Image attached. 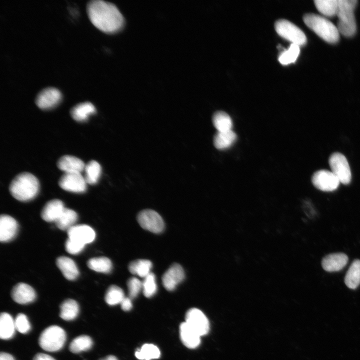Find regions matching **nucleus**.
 I'll list each match as a JSON object with an SVG mask.
<instances>
[{
	"mask_svg": "<svg viewBox=\"0 0 360 360\" xmlns=\"http://www.w3.org/2000/svg\"><path fill=\"white\" fill-rule=\"evenodd\" d=\"M144 278V281L142 282L143 294L146 297L150 298L156 293L157 290L155 276L153 273L150 272Z\"/></svg>",
	"mask_w": 360,
	"mask_h": 360,
	"instance_id": "obj_37",
	"label": "nucleus"
},
{
	"mask_svg": "<svg viewBox=\"0 0 360 360\" xmlns=\"http://www.w3.org/2000/svg\"><path fill=\"white\" fill-rule=\"evenodd\" d=\"M184 278V272L182 266L178 264H174L163 274L162 282L166 290L172 291Z\"/></svg>",
	"mask_w": 360,
	"mask_h": 360,
	"instance_id": "obj_13",
	"label": "nucleus"
},
{
	"mask_svg": "<svg viewBox=\"0 0 360 360\" xmlns=\"http://www.w3.org/2000/svg\"><path fill=\"white\" fill-rule=\"evenodd\" d=\"M314 3L317 10L322 14L327 16L336 14L338 0H316Z\"/></svg>",
	"mask_w": 360,
	"mask_h": 360,
	"instance_id": "obj_34",
	"label": "nucleus"
},
{
	"mask_svg": "<svg viewBox=\"0 0 360 360\" xmlns=\"http://www.w3.org/2000/svg\"><path fill=\"white\" fill-rule=\"evenodd\" d=\"M328 163L331 172L340 182L344 184H349L352 174L348 162L345 156L338 152H334L330 156Z\"/></svg>",
	"mask_w": 360,
	"mask_h": 360,
	"instance_id": "obj_7",
	"label": "nucleus"
},
{
	"mask_svg": "<svg viewBox=\"0 0 360 360\" xmlns=\"http://www.w3.org/2000/svg\"><path fill=\"white\" fill-rule=\"evenodd\" d=\"M300 52V46L291 44L288 49H284L279 55L278 60L283 65L294 62L297 59Z\"/></svg>",
	"mask_w": 360,
	"mask_h": 360,
	"instance_id": "obj_35",
	"label": "nucleus"
},
{
	"mask_svg": "<svg viewBox=\"0 0 360 360\" xmlns=\"http://www.w3.org/2000/svg\"><path fill=\"white\" fill-rule=\"evenodd\" d=\"M180 332L181 340L186 346L190 348H194L199 346L200 336L186 322L180 324Z\"/></svg>",
	"mask_w": 360,
	"mask_h": 360,
	"instance_id": "obj_20",
	"label": "nucleus"
},
{
	"mask_svg": "<svg viewBox=\"0 0 360 360\" xmlns=\"http://www.w3.org/2000/svg\"><path fill=\"white\" fill-rule=\"evenodd\" d=\"M200 336L206 334L210 330V324L205 314L199 309H190L186 314V322Z\"/></svg>",
	"mask_w": 360,
	"mask_h": 360,
	"instance_id": "obj_11",
	"label": "nucleus"
},
{
	"mask_svg": "<svg viewBox=\"0 0 360 360\" xmlns=\"http://www.w3.org/2000/svg\"><path fill=\"white\" fill-rule=\"evenodd\" d=\"M58 185L66 191L76 193L84 192L86 189L84 178L79 172H64L59 180Z\"/></svg>",
	"mask_w": 360,
	"mask_h": 360,
	"instance_id": "obj_9",
	"label": "nucleus"
},
{
	"mask_svg": "<svg viewBox=\"0 0 360 360\" xmlns=\"http://www.w3.org/2000/svg\"><path fill=\"white\" fill-rule=\"evenodd\" d=\"M276 32L282 38L299 46L306 43L304 33L296 25L288 20L280 19L274 24Z\"/></svg>",
	"mask_w": 360,
	"mask_h": 360,
	"instance_id": "obj_6",
	"label": "nucleus"
},
{
	"mask_svg": "<svg viewBox=\"0 0 360 360\" xmlns=\"http://www.w3.org/2000/svg\"><path fill=\"white\" fill-rule=\"evenodd\" d=\"M212 122L217 132L232 130V121L230 116L224 112L218 111L212 116Z\"/></svg>",
	"mask_w": 360,
	"mask_h": 360,
	"instance_id": "obj_28",
	"label": "nucleus"
},
{
	"mask_svg": "<svg viewBox=\"0 0 360 360\" xmlns=\"http://www.w3.org/2000/svg\"><path fill=\"white\" fill-rule=\"evenodd\" d=\"M12 298L16 302L24 304L34 302L36 294L34 288L25 283H18L12 288L11 292Z\"/></svg>",
	"mask_w": 360,
	"mask_h": 360,
	"instance_id": "obj_15",
	"label": "nucleus"
},
{
	"mask_svg": "<svg viewBox=\"0 0 360 360\" xmlns=\"http://www.w3.org/2000/svg\"><path fill=\"white\" fill-rule=\"evenodd\" d=\"M66 338V333L62 328L58 326H51L41 333L38 344L44 350L54 352L60 350L63 347Z\"/></svg>",
	"mask_w": 360,
	"mask_h": 360,
	"instance_id": "obj_5",
	"label": "nucleus"
},
{
	"mask_svg": "<svg viewBox=\"0 0 360 360\" xmlns=\"http://www.w3.org/2000/svg\"><path fill=\"white\" fill-rule=\"evenodd\" d=\"M125 298L123 290L116 286L112 285L108 288L105 295V301L110 306L120 304Z\"/></svg>",
	"mask_w": 360,
	"mask_h": 360,
	"instance_id": "obj_36",
	"label": "nucleus"
},
{
	"mask_svg": "<svg viewBox=\"0 0 360 360\" xmlns=\"http://www.w3.org/2000/svg\"><path fill=\"white\" fill-rule=\"evenodd\" d=\"M100 360H118L117 358L114 356H108L105 358L100 359Z\"/></svg>",
	"mask_w": 360,
	"mask_h": 360,
	"instance_id": "obj_44",
	"label": "nucleus"
},
{
	"mask_svg": "<svg viewBox=\"0 0 360 360\" xmlns=\"http://www.w3.org/2000/svg\"><path fill=\"white\" fill-rule=\"evenodd\" d=\"M18 225L12 217L6 214H2L0 217V240L8 242L16 236Z\"/></svg>",
	"mask_w": 360,
	"mask_h": 360,
	"instance_id": "obj_16",
	"label": "nucleus"
},
{
	"mask_svg": "<svg viewBox=\"0 0 360 360\" xmlns=\"http://www.w3.org/2000/svg\"><path fill=\"white\" fill-rule=\"evenodd\" d=\"M39 188L38 179L28 172H23L16 175L9 186V190L12 196L21 202H28L34 198L38 194Z\"/></svg>",
	"mask_w": 360,
	"mask_h": 360,
	"instance_id": "obj_2",
	"label": "nucleus"
},
{
	"mask_svg": "<svg viewBox=\"0 0 360 360\" xmlns=\"http://www.w3.org/2000/svg\"><path fill=\"white\" fill-rule=\"evenodd\" d=\"M33 360H56L50 355L43 353H38L35 355Z\"/></svg>",
	"mask_w": 360,
	"mask_h": 360,
	"instance_id": "obj_42",
	"label": "nucleus"
},
{
	"mask_svg": "<svg viewBox=\"0 0 360 360\" xmlns=\"http://www.w3.org/2000/svg\"><path fill=\"white\" fill-rule=\"evenodd\" d=\"M84 170L85 172L84 178L86 184H96L102 172L101 166L99 163L94 160H90L86 164Z\"/></svg>",
	"mask_w": 360,
	"mask_h": 360,
	"instance_id": "obj_30",
	"label": "nucleus"
},
{
	"mask_svg": "<svg viewBox=\"0 0 360 360\" xmlns=\"http://www.w3.org/2000/svg\"><path fill=\"white\" fill-rule=\"evenodd\" d=\"M58 168L64 172L80 173L84 170L86 164L80 159L73 156L65 155L60 157L56 162Z\"/></svg>",
	"mask_w": 360,
	"mask_h": 360,
	"instance_id": "obj_17",
	"label": "nucleus"
},
{
	"mask_svg": "<svg viewBox=\"0 0 360 360\" xmlns=\"http://www.w3.org/2000/svg\"><path fill=\"white\" fill-rule=\"evenodd\" d=\"M344 282L350 289H356L360 284V260H355L351 264L344 278Z\"/></svg>",
	"mask_w": 360,
	"mask_h": 360,
	"instance_id": "obj_25",
	"label": "nucleus"
},
{
	"mask_svg": "<svg viewBox=\"0 0 360 360\" xmlns=\"http://www.w3.org/2000/svg\"><path fill=\"white\" fill-rule=\"evenodd\" d=\"M312 182L316 188L324 192L336 190L340 183L332 172L325 170L316 172L312 176Z\"/></svg>",
	"mask_w": 360,
	"mask_h": 360,
	"instance_id": "obj_10",
	"label": "nucleus"
},
{
	"mask_svg": "<svg viewBox=\"0 0 360 360\" xmlns=\"http://www.w3.org/2000/svg\"><path fill=\"white\" fill-rule=\"evenodd\" d=\"M68 238L85 245L92 242L96 237L94 230L86 224L74 225L68 230Z\"/></svg>",
	"mask_w": 360,
	"mask_h": 360,
	"instance_id": "obj_14",
	"label": "nucleus"
},
{
	"mask_svg": "<svg viewBox=\"0 0 360 360\" xmlns=\"http://www.w3.org/2000/svg\"><path fill=\"white\" fill-rule=\"evenodd\" d=\"M78 219L76 212L72 210L64 208L60 216L54 222L57 227L62 230H68L73 226Z\"/></svg>",
	"mask_w": 360,
	"mask_h": 360,
	"instance_id": "obj_26",
	"label": "nucleus"
},
{
	"mask_svg": "<svg viewBox=\"0 0 360 360\" xmlns=\"http://www.w3.org/2000/svg\"><path fill=\"white\" fill-rule=\"evenodd\" d=\"M356 0H338V8L336 14L338 18V29L339 32L345 36H353L356 30L354 10Z\"/></svg>",
	"mask_w": 360,
	"mask_h": 360,
	"instance_id": "obj_4",
	"label": "nucleus"
},
{
	"mask_svg": "<svg viewBox=\"0 0 360 360\" xmlns=\"http://www.w3.org/2000/svg\"><path fill=\"white\" fill-rule=\"evenodd\" d=\"M0 360H15L11 354L4 352H1L0 354Z\"/></svg>",
	"mask_w": 360,
	"mask_h": 360,
	"instance_id": "obj_43",
	"label": "nucleus"
},
{
	"mask_svg": "<svg viewBox=\"0 0 360 360\" xmlns=\"http://www.w3.org/2000/svg\"><path fill=\"white\" fill-rule=\"evenodd\" d=\"M348 261V256L344 253H334L326 256L322 260L324 270L329 272H337L346 266Z\"/></svg>",
	"mask_w": 360,
	"mask_h": 360,
	"instance_id": "obj_18",
	"label": "nucleus"
},
{
	"mask_svg": "<svg viewBox=\"0 0 360 360\" xmlns=\"http://www.w3.org/2000/svg\"><path fill=\"white\" fill-rule=\"evenodd\" d=\"M14 324L16 330L22 334H27L30 330V323L27 316L24 314L20 313L16 316Z\"/></svg>",
	"mask_w": 360,
	"mask_h": 360,
	"instance_id": "obj_38",
	"label": "nucleus"
},
{
	"mask_svg": "<svg viewBox=\"0 0 360 360\" xmlns=\"http://www.w3.org/2000/svg\"><path fill=\"white\" fill-rule=\"evenodd\" d=\"M86 12L92 24L108 34L119 31L124 24V18L113 4L102 0H92L86 4Z\"/></svg>",
	"mask_w": 360,
	"mask_h": 360,
	"instance_id": "obj_1",
	"label": "nucleus"
},
{
	"mask_svg": "<svg viewBox=\"0 0 360 360\" xmlns=\"http://www.w3.org/2000/svg\"><path fill=\"white\" fill-rule=\"evenodd\" d=\"M84 245L68 238L65 244L66 252L70 254H77L80 252L84 248Z\"/></svg>",
	"mask_w": 360,
	"mask_h": 360,
	"instance_id": "obj_40",
	"label": "nucleus"
},
{
	"mask_svg": "<svg viewBox=\"0 0 360 360\" xmlns=\"http://www.w3.org/2000/svg\"><path fill=\"white\" fill-rule=\"evenodd\" d=\"M87 265L88 267L96 272L103 273L110 272L112 268L110 260L106 257L94 258L90 259Z\"/></svg>",
	"mask_w": 360,
	"mask_h": 360,
	"instance_id": "obj_32",
	"label": "nucleus"
},
{
	"mask_svg": "<svg viewBox=\"0 0 360 360\" xmlns=\"http://www.w3.org/2000/svg\"><path fill=\"white\" fill-rule=\"evenodd\" d=\"M305 24L322 39L329 43L339 40L338 30L331 22L314 14H306L303 18Z\"/></svg>",
	"mask_w": 360,
	"mask_h": 360,
	"instance_id": "obj_3",
	"label": "nucleus"
},
{
	"mask_svg": "<svg viewBox=\"0 0 360 360\" xmlns=\"http://www.w3.org/2000/svg\"><path fill=\"white\" fill-rule=\"evenodd\" d=\"M160 355L158 348L154 344H146L140 349L135 352L136 357L140 360H151L160 358Z\"/></svg>",
	"mask_w": 360,
	"mask_h": 360,
	"instance_id": "obj_33",
	"label": "nucleus"
},
{
	"mask_svg": "<svg viewBox=\"0 0 360 360\" xmlns=\"http://www.w3.org/2000/svg\"><path fill=\"white\" fill-rule=\"evenodd\" d=\"M127 286L129 292V298L131 299L136 298L142 288V282L134 277L128 280Z\"/></svg>",
	"mask_w": 360,
	"mask_h": 360,
	"instance_id": "obj_39",
	"label": "nucleus"
},
{
	"mask_svg": "<svg viewBox=\"0 0 360 360\" xmlns=\"http://www.w3.org/2000/svg\"><path fill=\"white\" fill-rule=\"evenodd\" d=\"M60 317L65 320L75 319L79 312V306L76 301L67 299L64 301L60 306Z\"/></svg>",
	"mask_w": 360,
	"mask_h": 360,
	"instance_id": "obj_27",
	"label": "nucleus"
},
{
	"mask_svg": "<svg viewBox=\"0 0 360 360\" xmlns=\"http://www.w3.org/2000/svg\"><path fill=\"white\" fill-rule=\"evenodd\" d=\"M137 220L142 228L155 234L160 233L164 229V224L162 218L152 210L140 211L137 216Z\"/></svg>",
	"mask_w": 360,
	"mask_h": 360,
	"instance_id": "obj_8",
	"label": "nucleus"
},
{
	"mask_svg": "<svg viewBox=\"0 0 360 360\" xmlns=\"http://www.w3.org/2000/svg\"><path fill=\"white\" fill-rule=\"evenodd\" d=\"M64 208L62 200L58 199L50 200L44 206L41 212V216L46 222H55Z\"/></svg>",
	"mask_w": 360,
	"mask_h": 360,
	"instance_id": "obj_19",
	"label": "nucleus"
},
{
	"mask_svg": "<svg viewBox=\"0 0 360 360\" xmlns=\"http://www.w3.org/2000/svg\"><path fill=\"white\" fill-rule=\"evenodd\" d=\"M56 264L67 280H74L78 276V267L72 259L66 256H60L57 258Z\"/></svg>",
	"mask_w": 360,
	"mask_h": 360,
	"instance_id": "obj_21",
	"label": "nucleus"
},
{
	"mask_svg": "<svg viewBox=\"0 0 360 360\" xmlns=\"http://www.w3.org/2000/svg\"><path fill=\"white\" fill-rule=\"evenodd\" d=\"M14 320L8 313L2 312L0 316V338L2 340L12 338L15 333Z\"/></svg>",
	"mask_w": 360,
	"mask_h": 360,
	"instance_id": "obj_24",
	"label": "nucleus"
},
{
	"mask_svg": "<svg viewBox=\"0 0 360 360\" xmlns=\"http://www.w3.org/2000/svg\"><path fill=\"white\" fill-rule=\"evenodd\" d=\"M132 299L130 298L125 297L120 303L122 308L124 311H128L132 307Z\"/></svg>",
	"mask_w": 360,
	"mask_h": 360,
	"instance_id": "obj_41",
	"label": "nucleus"
},
{
	"mask_svg": "<svg viewBox=\"0 0 360 360\" xmlns=\"http://www.w3.org/2000/svg\"><path fill=\"white\" fill-rule=\"evenodd\" d=\"M93 344L92 339L88 336H80L74 338L70 343V350L74 354H78L87 351L91 348Z\"/></svg>",
	"mask_w": 360,
	"mask_h": 360,
	"instance_id": "obj_31",
	"label": "nucleus"
},
{
	"mask_svg": "<svg viewBox=\"0 0 360 360\" xmlns=\"http://www.w3.org/2000/svg\"><path fill=\"white\" fill-rule=\"evenodd\" d=\"M152 262L148 260H137L132 262L128 265V270L133 274L144 278L151 272Z\"/></svg>",
	"mask_w": 360,
	"mask_h": 360,
	"instance_id": "obj_29",
	"label": "nucleus"
},
{
	"mask_svg": "<svg viewBox=\"0 0 360 360\" xmlns=\"http://www.w3.org/2000/svg\"><path fill=\"white\" fill-rule=\"evenodd\" d=\"M237 135L232 130L226 132H217L213 138L216 148L224 150L230 148L236 142Z\"/></svg>",
	"mask_w": 360,
	"mask_h": 360,
	"instance_id": "obj_22",
	"label": "nucleus"
},
{
	"mask_svg": "<svg viewBox=\"0 0 360 360\" xmlns=\"http://www.w3.org/2000/svg\"><path fill=\"white\" fill-rule=\"evenodd\" d=\"M62 99L60 92L55 88L48 87L41 90L36 95V104L42 110H48L55 107Z\"/></svg>",
	"mask_w": 360,
	"mask_h": 360,
	"instance_id": "obj_12",
	"label": "nucleus"
},
{
	"mask_svg": "<svg viewBox=\"0 0 360 360\" xmlns=\"http://www.w3.org/2000/svg\"><path fill=\"white\" fill-rule=\"evenodd\" d=\"M95 112V107L92 104L86 102L78 104L73 106L70 110V114L74 120L84 122L88 119L89 115Z\"/></svg>",
	"mask_w": 360,
	"mask_h": 360,
	"instance_id": "obj_23",
	"label": "nucleus"
}]
</instances>
